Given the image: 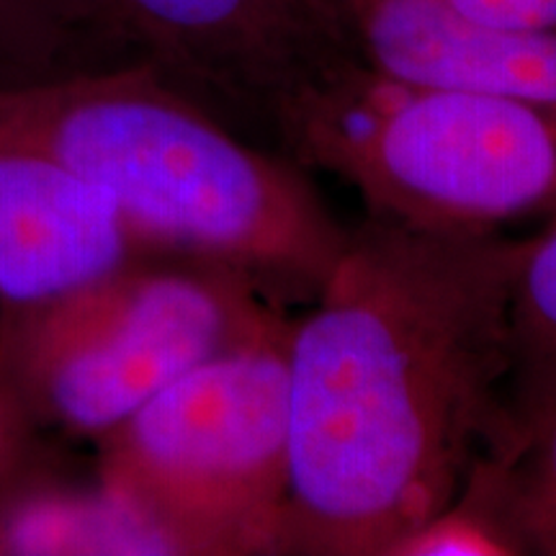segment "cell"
I'll return each instance as SVG.
<instances>
[{
  "label": "cell",
  "mask_w": 556,
  "mask_h": 556,
  "mask_svg": "<svg viewBox=\"0 0 556 556\" xmlns=\"http://www.w3.org/2000/svg\"><path fill=\"white\" fill-rule=\"evenodd\" d=\"M526 240L368 214L289 336L281 554L389 556L505 426Z\"/></svg>",
  "instance_id": "1"
},
{
  "label": "cell",
  "mask_w": 556,
  "mask_h": 556,
  "mask_svg": "<svg viewBox=\"0 0 556 556\" xmlns=\"http://www.w3.org/2000/svg\"><path fill=\"white\" fill-rule=\"evenodd\" d=\"M0 139L101 189L148 248L238 270L281 307L315 302L345 248L302 165L235 135L150 60L0 86Z\"/></svg>",
  "instance_id": "2"
},
{
  "label": "cell",
  "mask_w": 556,
  "mask_h": 556,
  "mask_svg": "<svg viewBox=\"0 0 556 556\" xmlns=\"http://www.w3.org/2000/svg\"><path fill=\"white\" fill-rule=\"evenodd\" d=\"M238 270L168 250L0 315V377L45 435L101 441L206 361L289 328Z\"/></svg>",
  "instance_id": "3"
},
{
  "label": "cell",
  "mask_w": 556,
  "mask_h": 556,
  "mask_svg": "<svg viewBox=\"0 0 556 556\" xmlns=\"http://www.w3.org/2000/svg\"><path fill=\"white\" fill-rule=\"evenodd\" d=\"M281 150L351 184L368 214L409 225L556 217V103L413 86L364 65L296 111Z\"/></svg>",
  "instance_id": "4"
},
{
  "label": "cell",
  "mask_w": 556,
  "mask_h": 556,
  "mask_svg": "<svg viewBox=\"0 0 556 556\" xmlns=\"http://www.w3.org/2000/svg\"><path fill=\"white\" fill-rule=\"evenodd\" d=\"M291 325L193 368L96 441L99 482L178 554H281Z\"/></svg>",
  "instance_id": "5"
},
{
  "label": "cell",
  "mask_w": 556,
  "mask_h": 556,
  "mask_svg": "<svg viewBox=\"0 0 556 556\" xmlns=\"http://www.w3.org/2000/svg\"><path fill=\"white\" fill-rule=\"evenodd\" d=\"M144 60L281 150L309 99L366 62L325 0H111ZM219 116V114H217Z\"/></svg>",
  "instance_id": "6"
},
{
  "label": "cell",
  "mask_w": 556,
  "mask_h": 556,
  "mask_svg": "<svg viewBox=\"0 0 556 556\" xmlns=\"http://www.w3.org/2000/svg\"><path fill=\"white\" fill-rule=\"evenodd\" d=\"M144 250L101 189L0 139V315L65 296Z\"/></svg>",
  "instance_id": "7"
},
{
  "label": "cell",
  "mask_w": 556,
  "mask_h": 556,
  "mask_svg": "<svg viewBox=\"0 0 556 556\" xmlns=\"http://www.w3.org/2000/svg\"><path fill=\"white\" fill-rule=\"evenodd\" d=\"M178 554L148 513L103 482L41 479L0 503V556Z\"/></svg>",
  "instance_id": "8"
},
{
  "label": "cell",
  "mask_w": 556,
  "mask_h": 556,
  "mask_svg": "<svg viewBox=\"0 0 556 556\" xmlns=\"http://www.w3.org/2000/svg\"><path fill=\"white\" fill-rule=\"evenodd\" d=\"M144 60L111 0H0V86Z\"/></svg>",
  "instance_id": "9"
},
{
  "label": "cell",
  "mask_w": 556,
  "mask_h": 556,
  "mask_svg": "<svg viewBox=\"0 0 556 556\" xmlns=\"http://www.w3.org/2000/svg\"><path fill=\"white\" fill-rule=\"evenodd\" d=\"M505 405V426L486 446L505 516L523 556H556V394Z\"/></svg>",
  "instance_id": "10"
},
{
  "label": "cell",
  "mask_w": 556,
  "mask_h": 556,
  "mask_svg": "<svg viewBox=\"0 0 556 556\" xmlns=\"http://www.w3.org/2000/svg\"><path fill=\"white\" fill-rule=\"evenodd\" d=\"M513 371L507 400L556 394V217L526 240L510 302Z\"/></svg>",
  "instance_id": "11"
},
{
  "label": "cell",
  "mask_w": 556,
  "mask_h": 556,
  "mask_svg": "<svg viewBox=\"0 0 556 556\" xmlns=\"http://www.w3.org/2000/svg\"><path fill=\"white\" fill-rule=\"evenodd\" d=\"M389 556H523L492 458L479 456L454 500L397 541Z\"/></svg>",
  "instance_id": "12"
},
{
  "label": "cell",
  "mask_w": 556,
  "mask_h": 556,
  "mask_svg": "<svg viewBox=\"0 0 556 556\" xmlns=\"http://www.w3.org/2000/svg\"><path fill=\"white\" fill-rule=\"evenodd\" d=\"M47 438L50 435L34 428L29 417L21 413L0 377V503L24 486L58 477V464Z\"/></svg>",
  "instance_id": "13"
},
{
  "label": "cell",
  "mask_w": 556,
  "mask_h": 556,
  "mask_svg": "<svg viewBox=\"0 0 556 556\" xmlns=\"http://www.w3.org/2000/svg\"><path fill=\"white\" fill-rule=\"evenodd\" d=\"M477 26L497 31H556V0H443Z\"/></svg>",
  "instance_id": "14"
}]
</instances>
